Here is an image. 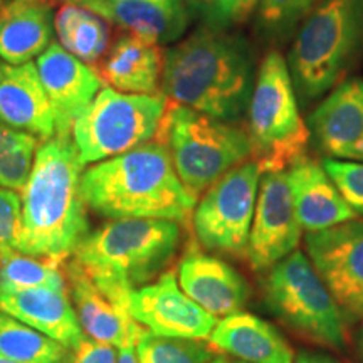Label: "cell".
<instances>
[{
    "label": "cell",
    "mask_w": 363,
    "mask_h": 363,
    "mask_svg": "<svg viewBox=\"0 0 363 363\" xmlns=\"http://www.w3.org/2000/svg\"><path fill=\"white\" fill-rule=\"evenodd\" d=\"M54 33L62 49L86 65H96L110 44L106 19L88 9L62 4L54 16Z\"/></svg>",
    "instance_id": "25"
},
{
    "label": "cell",
    "mask_w": 363,
    "mask_h": 363,
    "mask_svg": "<svg viewBox=\"0 0 363 363\" xmlns=\"http://www.w3.org/2000/svg\"><path fill=\"white\" fill-rule=\"evenodd\" d=\"M211 347L244 363H294V352L274 325L249 313H235L217 321Z\"/></svg>",
    "instance_id": "20"
},
{
    "label": "cell",
    "mask_w": 363,
    "mask_h": 363,
    "mask_svg": "<svg viewBox=\"0 0 363 363\" xmlns=\"http://www.w3.org/2000/svg\"><path fill=\"white\" fill-rule=\"evenodd\" d=\"M108 22L158 45L177 43L192 19L187 0H104Z\"/></svg>",
    "instance_id": "23"
},
{
    "label": "cell",
    "mask_w": 363,
    "mask_h": 363,
    "mask_svg": "<svg viewBox=\"0 0 363 363\" xmlns=\"http://www.w3.org/2000/svg\"><path fill=\"white\" fill-rule=\"evenodd\" d=\"M310 142L326 158L363 163V79L331 89L306 118Z\"/></svg>",
    "instance_id": "14"
},
{
    "label": "cell",
    "mask_w": 363,
    "mask_h": 363,
    "mask_svg": "<svg viewBox=\"0 0 363 363\" xmlns=\"http://www.w3.org/2000/svg\"><path fill=\"white\" fill-rule=\"evenodd\" d=\"M259 180V165L249 160L202 194L192 212V227L203 249L246 257Z\"/></svg>",
    "instance_id": "10"
},
{
    "label": "cell",
    "mask_w": 363,
    "mask_h": 363,
    "mask_svg": "<svg viewBox=\"0 0 363 363\" xmlns=\"http://www.w3.org/2000/svg\"><path fill=\"white\" fill-rule=\"evenodd\" d=\"M294 363H340L337 358L326 353H316V352H299L294 357Z\"/></svg>",
    "instance_id": "37"
},
{
    "label": "cell",
    "mask_w": 363,
    "mask_h": 363,
    "mask_svg": "<svg viewBox=\"0 0 363 363\" xmlns=\"http://www.w3.org/2000/svg\"><path fill=\"white\" fill-rule=\"evenodd\" d=\"M22 233V197L17 190L0 187V254L19 251Z\"/></svg>",
    "instance_id": "33"
},
{
    "label": "cell",
    "mask_w": 363,
    "mask_h": 363,
    "mask_svg": "<svg viewBox=\"0 0 363 363\" xmlns=\"http://www.w3.org/2000/svg\"><path fill=\"white\" fill-rule=\"evenodd\" d=\"M235 363H244V362H235Z\"/></svg>",
    "instance_id": "42"
},
{
    "label": "cell",
    "mask_w": 363,
    "mask_h": 363,
    "mask_svg": "<svg viewBox=\"0 0 363 363\" xmlns=\"http://www.w3.org/2000/svg\"><path fill=\"white\" fill-rule=\"evenodd\" d=\"M321 165L338 189L343 201L355 214L363 216V163L325 158Z\"/></svg>",
    "instance_id": "32"
},
{
    "label": "cell",
    "mask_w": 363,
    "mask_h": 363,
    "mask_svg": "<svg viewBox=\"0 0 363 363\" xmlns=\"http://www.w3.org/2000/svg\"><path fill=\"white\" fill-rule=\"evenodd\" d=\"M0 311L65 345L69 350H74L86 337L69 296L61 289L0 288Z\"/></svg>",
    "instance_id": "18"
},
{
    "label": "cell",
    "mask_w": 363,
    "mask_h": 363,
    "mask_svg": "<svg viewBox=\"0 0 363 363\" xmlns=\"http://www.w3.org/2000/svg\"><path fill=\"white\" fill-rule=\"evenodd\" d=\"M211 363H229L225 360V358H222V357H214V360H212Z\"/></svg>",
    "instance_id": "38"
},
{
    "label": "cell",
    "mask_w": 363,
    "mask_h": 363,
    "mask_svg": "<svg viewBox=\"0 0 363 363\" xmlns=\"http://www.w3.org/2000/svg\"><path fill=\"white\" fill-rule=\"evenodd\" d=\"M257 67L246 38L201 26L163 54L162 94L170 103L239 123L247 113Z\"/></svg>",
    "instance_id": "1"
},
{
    "label": "cell",
    "mask_w": 363,
    "mask_h": 363,
    "mask_svg": "<svg viewBox=\"0 0 363 363\" xmlns=\"http://www.w3.org/2000/svg\"><path fill=\"white\" fill-rule=\"evenodd\" d=\"M286 62L301 108L348 79L363 54V0H320L291 38Z\"/></svg>",
    "instance_id": "5"
},
{
    "label": "cell",
    "mask_w": 363,
    "mask_h": 363,
    "mask_svg": "<svg viewBox=\"0 0 363 363\" xmlns=\"http://www.w3.org/2000/svg\"><path fill=\"white\" fill-rule=\"evenodd\" d=\"M320 0H259L256 24L259 34L269 43L291 39Z\"/></svg>",
    "instance_id": "30"
},
{
    "label": "cell",
    "mask_w": 363,
    "mask_h": 363,
    "mask_svg": "<svg viewBox=\"0 0 363 363\" xmlns=\"http://www.w3.org/2000/svg\"><path fill=\"white\" fill-rule=\"evenodd\" d=\"M180 239V224L174 220L110 219L88 234L72 257L120 310L128 311L130 294L160 276L174 261Z\"/></svg>",
    "instance_id": "4"
},
{
    "label": "cell",
    "mask_w": 363,
    "mask_h": 363,
    "mask_svg": "<svg viewBox=\"0 0 363 363\" xmlns=\"http://www.w3.org/2000/svg\"><path fill=\"white\" fill-rule=\"evenodd\" d=\"M62 262L44 256H33L21 251L0 254V288H51L67 291L66 276L62 274Z\"/></svg>",
    "instance_id": "27"
},
{
    "label": "cell",
    "mask_w": 363,
    "mask_h": 363,
    "mask_svg": "<svg viewBox=\"0 0 363 363\" xmlns=\"http://www.w3.org/2000/svg\"><path fill=\"white\" fill-rule=\"evenodd\" d=\"M52 6L33 0H11L0 12V57L6 65L38 59L54 40Z\"/></svg>",
    "instance_id": "22"
},
{
    "label": "cell",
    "mask_w": 363,
    "mask_h": 363,
    "mask_svg": "<svg viewBox=\"0 0 363 363\" xmlns=\"http://www.w3.org/2000/svg\"><path fill=\"white\" fill-rule=\"evenodd\" d=\"M0 363H19V362L9 360V358H6V357H2V355H0Z\"/></svg>",
    "instance_id": "39"
},
{
    "label": "cell",
    "mask_w": 363,
    "mask_h": 363,
    "mask_svg": "<svg viewBox=\"0 0 363 363\" xmlns=\"http://www.w3.org/2000/svg\"><path fill=\"white\" fill-rule=\"evenodd\" d=\"M140 363H211L214 353L202 340L172 338L142 330L136 340Z\"/></svg>",
    "instance_id": "28"
},
{
    "label": "cell",
    "mask_w": 363,
    "mask_h": 363,
    "mask_svg": "<svg viewBox=\"0 0 363 363\" xmlns=\"http://www.w3.org/2000/svg\"><path fill=\"white\" fill-rule=\"evenodd\" d=\"M305 244L310 262L342 313L363 318V220L308 233Z\"/></svg>",
    "instance_id": "11"
},
{
    "label": "cell",
    "mask_w": 363,
    "mask_h": 363,
    "mask_svg": "<svg viewBox=\"0 0 363 363\" xmlns=\"http://www.w3.org/2000/svg\"><path fill=\"white\" fill-rule=\"evenodd\" d=\"M7 6V0H0V12H2V9Z\"/></svg>",
    "instance_id": "40"
},
{
    "label": "cell",
    "mask_w": 363,
    "mask_h": 363,
    "mask_svg": "<svg viewBox=\"0 0 363 363\" xmlns=\"http://www.w3.org/2000/svg\"><path fill=\"white\" fill-rule=\"evenodd\" d=\"M157 140L169 150L177 175L195 197L227 172L252 160L244 126L170 101Z\"/></svg>",
    "instance_id": "6"
},
{
    "label": "cell",
    "mask_w": 363,
    "mask_h": 363,
    "mask_svg": "<svg viewBox=\"0 0 363 363\" xmlns=\"http://www.w3.org/2000/svg\"><path fill=\"white\" fill-rule=\"evenodd\" d=\"M35 67L56 115V135L71 136L72 123L101 91L103 78L59 43L35 59Z\"/></svg>",
    "instance_id": "15"
},
{
    "label": "cell",
    "mask_w": 363,
    "mask_h": 363,
    "mask_svg": "<svg viewBox=\"0 0 363 363\" xmlns=\"http://www.w3.org/2000/svg\"><path fill=\"white\" fill-rule=\"evenodd\" d=\"M0 76H2V65H0Z\"/></svg>",
    "instance_id": "41"
},
{
    "label": "cell",
    "mask_w": 363,
    "mask_h": 363,
    "mask_svg": "<svg viewBox=\"0 0 363 363\" xmlns=\"http://www.w3.org/2000/svg\"><path fill=\"white\" fill-rule=\"evenodd\" d=\"M128 313L138 325L162 337L207 340L217 318L182 291L174 272H163L153 284L130 294Z\"/></svg>",
    "instance_id": "13"
},
{
    "label": "cell",
    "mask_w": 363,
    "mask_h": 363,
    "mask_svg": "<svg viewBox=\"0 0 363 363\" xmlns=\"http://www.w3.org/2000/svg\"><path fill=\"white\" fill-rule=\"evenodd\" d=\"M35 136L13 130L0 121V187L22 190L38 148Z\"/></svg>",
    "instance_id": "29"
},
{
    "label": "cell",
    "mask_w": 363,
    "mask_h": 363,
    "mask_svg": "<svg viewBox=\"0 0 363 363\" xmlns=\"http://www.w3.org/2000/svg\"><path fill=\"white\" fill-rule=\"evenodd\" d=\"M262 294L272 315L298 335L321 347H343V313L303 252H291L267 271Z\"/></svg>",
    "instance_id": "9"
},
{
    "label": "cell",
    "mask_w": 363,
    "mask_h": 363,
    "mask_svg": "<svg viewBox=\"0 0 363 363\" xmlns=\"http://www.w3.org/2000/svg\"><path fill=\"white\" fill-rule=\"evenodd\" d=\"M88 208L106 219L189 220L199 197L177 175L160 140L94 163L81 177Z\"/></svg>",
    "instance_id": "3"
},
{
    "label": "cell",
    "mask_w": 363,
    "mask_h": 363,
    "mask_svg": "<svg viewBox=\"0 0 363 363\" xmlns=\"http://www.w3.org/2000/svg\"><path fill=\"white\" fill-rule=\"evenodd\" d=\"M83 172L71 136L56 135L38 145L22 189L21 252L66 261L88 238V206L81 192Z\"/></svg>",
    "instance_id": "2"
},
{
    "label": "cell",
    "mask_w": 363,
    "mask_h": 363,
    "mask_svg": "<svg viewBox=\"0 0 363 363\" xmlns=\"http://www.w3.org/2000/svg\"><path fill=\"white\" fill-rule=\"evenodd\" d=\"M33 2H44V4H49V6H52L54 2L74 4V6L88 9V11L98 13V16H101L103 19H106V6H104V0H33Z\"/></svg>",
    "instance_id": "36"
},
{
    "label": "cell",
    "mask_w": 363,
    "mask_h": 363,
    "mask_svg": "<svg viewBox=\"0 0 363 363\" xmlns=\"http://www.w3.org/2000/svg\"><path fill=\"white\" fill-rule=\"evenodd\" d=\"M246 116L252 160L261 174L284 172L306 157L310 130L281 52L269 51L261 59Z\"/></svg>",
    "instance_id": "7"
},
{
    "label": "cell",
    "mask_w": 363,
    "mask_h": 363,
    "mask_svg": "<svg viewBox=\"0 0 363 363\" xmlns=\"http://www.w3.org/2000/svg\"><path fill=\"white\" fill-rule=\"evenodd\" d=\"M118 348L113 345L96 342V340L84 337L78 347L72 350L71 363H116Z\"/></svg>",
    "instance_id": "34"
},
{
    "label": "cell",
    "mask_w": 363,
    "mask_h": 363,
    "mask_svg": "<svg viewBox=\"0 0 363 363\" xmlns=\"http://www.w3.org/2000/svg\"><path fill=\"white\" fill-rule=\"evenodd\" d=\"M66 281L72 306L86 337L118 348L140 326L128 311L120 310L98 288L88 271L74 257L66 266Z\"/></svg>",
    "instance_id": "21"
},
{
    "label": "cell",
    "mask_w": 363,
    "mask_h": 363,
    "mask_svg": "<svg viewBox=\"0 0 363 363\" xmlns=\"http://www.w3.org/2000/svg\"><path fill=\"white\" fill-rule=\"evenodd\" d=\"M301 225L284 172L261 174L246 257L254 271H267L296 251Z\"/></svg>",
    "instance_id": "12"
},
{
    "label": "cell",
    "mask_w": 363,
    "mask_h": 363,
    "mask_svg": "<svg viewBox=\"0 0 363 363\" xmlns=\"http://www.w3.org/2000/svg\"><path fill=\"white\" fill-rule=\"evenodd\" d=\"M163 52L160 45L126 34L113 44L101 65V78L121 93L160 94Z\"/></svg>",
    "instance_id": "24"
},
{
    "label": "cell",
    "mask_w": 363,
    "mask_h": 363,
    "mask_svg": "<svg viewBox=\"0 0 363 363\" xmlns=\"http://www.w3.org/2000/svg\"><path fill=\"white\" fill-rule=\"evenodd\" d=\"M0 121L43 142L56 136V115L34 61L17 66L2 65Z\"/></svg>",
    "instance_id": "17"
},
{
    "label": "cell",
    "mask_w": 363,
    "mask_h": 363,
    "mask_svg": "<svg viewBox=\"0 0 363 363\" xmlns=\"http://www.w3.org/2000/svg\"><path fill=\"white\" fill-rule=\"evenodd\" d=\"M192 19L203 27L219 30H234L251 19L259 0H187Z\"/></svg>",
    "instance_id": "31"
},
{
    "label": "cell",
    "mask_w": 363,
    "mask_h": 363,
    "mask_svg": "<svg viewBox=\"0 0 363 363\" xmlns=\"http://www.w3.org/2000/svg\"><path fill=\"white\" fill-rule=\"evenodd\" d=\"M286 175L301 229L316 233L357 219L321 163L306 155L294 162Z\"/></svg>",
    "instance_id": "19"
},
{
    "label": "cell",
    "mask_w": 363,
    "mask_h": 363,
    "mask_svg": "<svg viewBox=\"0 0 363 363\" xmlns=\"http://www.w3.org/2000/svg\"><path fill=\"white\" fill-rule=\"evenodd\" d=\"M0 355L19 363H71L72 350L0 311Z\"/></svg>",
    "instance_id": "26"
},
{
    "label": "cell",
    "mask_w": 363,
    "mask_h": 363,
    "mask_svg": "<svg viewBox=\"0 0 363 363\" xmlns=\"http://www.w3.org/2000/svg\"><path fill=\"white\" fill-rule=\"evenodd\" d=\"M169 108L163 94H131L103 86L71 128L81 163L91 165L157 138Z\"/></svg>",
    "instance_id": "8"
},
{
    "label": "cell",
    "mask_w": 363,
    "mask_h": 363,
    "mask_svg": "<svg viewBox=\"0 0 363 363\" xmlns=\"http://www.w3.org/2000/svg\"><path fill=\"white\" fill-rule=\"evenodd\" d=\"M179 284L182 291L216 318L240 313L251 296L247 281L233 266L195 249L180 261Z\"/></svg>",
    "instance_id": "16"
},
{
    "label": "cell",
    "mask_w": 363,
    "mask_h": 363,
    "mask_svg": "<svg viewBox=\"0 0 363 363\" xmlns=\"http://www.w3.org/2000/svg\"><path fill=\"white\" fill-rule=\"evenodd\" d=\"M143 326L140 325L133 333L128 335V338L118 347V360L116 363H140L138 357H136V340H138L140 333H142Z\"/></svg>",
    "instance_id": "35"
}]
</instances>
